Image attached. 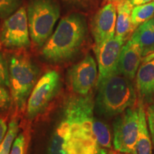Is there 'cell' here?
Masks as SVG:
<instances>
[{
	"instance_id": "6da1fadb",
	"label": "cell",
	"mask_w": 154,
	"mask_h": 154,
	"mask_svg": "<svg viewBox=\"0 0 154 154\" xmlns=\"http://www.w3.org/2000/svg\"><path fill=\"white\" fill-rule=\"evenodd\" d=\"M94 107L91 93L67 98L50 140L49 154L99 153L93 132Z\"/></svg>"
},
{
	"instance_id": "7a4b0ae2",
	"label": "cell",
	"mask_w": 154,
	"mask_h": 154,
	"mask_svg": "<svg viewBox=\"0 0 154 154\" xmlns=\"http://www.w3.org/2000/svg\"><path fill=\"white\" fill-rule=\"evenodd\" d=\"M87 23L80 13H72L61 19L42 50L46 61L60 63L72 60L78 54L87 36Z\"/></svg>"
},
{
	"instance_id": "3957f363",
	"label": "cell",
	"mask_w": 154,
	"mask_h": 154,
	"mask_svg": "<svg viewBox=\"0 0 154 154\" xmlns=\"http://www.w3.org/2000/svg\"><path fill=\"white\" fill-rule=\"evenodd\" d=\"M97 88L96 110L107 118L120 115L136 103V92L131 80L119 73L98 83Z\"/></svg>"
},
{
	"instance_id": "277c9868",
	"label": "cell",
	"mask_w": 154,
	"mask_h": 154,
	"mask_svg": "<svg viewBox=\"0 0 154 154\" xmlns=\"http://www.w3.org/2000/svg\"><path fill=\"white\" fill-rule=\"evenodd\" d=\"M8 63L11 101L17 110L23 111L38 82L39 70L30 58L24 54L11 56Z\"/></svg>"
},
{
	"instance_id": "5b68a950",
	"label": "cell",
	"mask_w": 154,
	"mask_h": 154,
	"mask_svg": "<svg viewBox=\"0 0 154 154\" xmlns=\"http://www.w3.org/2000/svg\"><path fill=\"white\" fill-rule=\"evenodd\" d=\"M26 14L31 39L37 47H43L60 17L59 4L55 0H31Z\"/></svg>"
},
{
	"instance_id": "8992f818",
	"label": "cell",
	"mask_w": 154,
	"mask_h": 154,
	"mask_svg": "<svg viewBox=\"0 0 154 154\" xmlns=\"http://www.w3.org/2000/svg\"><path fill=\"white\" fill-rule=\"evenodd\" d=\"M60 87L59 72L55 70L46 72L38 80L29 97L26 106V117L32 120L41 114L59 93Z\"/></svg>"
},
{
	"instance_id": "52a82bcc",
	"label": "cell",
	"mask_w": 154,
	"mask_h": 154,
	"mask_svg": "<svg viewBox=\"0 0 154 154\" xmlns=\"http://www.w3.org/2000/svg\"><path fill=\"white\" fill-rule=\"evenodd\" d=\"M113 127V147L116 151L136 154L139 127L138 107L126 109L116 119Z\"/></svg>"
},
{
	"instance_id": "ba28073f",
	"label": "cell",
	"mask_w": 154,
	"mask_h": 154,
	"mask_svg": "<svg viewBox=\"0 0 154 154\" xmlns=\"http://www.w3.org/2000/svg\"><path fill=\"white\" fill-rule=\"evenodd\" d=\"M2 45L9 49H23L30 46L28 19L24 7H19L5 19L0 32Z\"/></svg>"
},
{
	"instance_id": "9c48e42d",
	"label": "cell",
	"mask_w": 154,
	"mask_h": 154,
	"mask_svg": "<svg viewBox=\"0 0 154 154\" xmlns=\"http://www.w3.org/2000/svg\"><path fill=\"white\" fill-rule=\"evenodd\" d=\"M97 64L91 54L68 69L66 82L69 88L76 95L85 96L90 94L98 81Z\"/></svg>"
},
{
	"instance_id": "30bf717a",
	"label": "cell",
	"mask_w": 154,
	"mask_h": 154,
	"mask_svg": "<svg viewBox=\"0 0 154 154\" xmlns=\"http://www.w3.org/2000/svg\"><path fill=\"white\" fill-rule=\"evenodd\" d=\"M124 43L125 41L122 38L114 36V37L99 47H94L99 68V76L96 84L108 77L119 73V57Z\"/></svg>"
},
{
	"instance_id": "8fae6325",
	"label": "cell",
	"mask_w": 154,
	"mask_h": 154,
	"mask_svg": "<svg viewBox=\"0 0 154 154\" xmlns=\"http://www.w3.org/2000/svg\"><path fill=\"white\" fill-rule=\"evenodd\" d=\"M116 6L107 3L98 10L91 21V32L94 47H99L114 37L117 18Z\"/></svg>"
},
{
	"instance_id": "7c38bea8",
	"label": "cell",
	"mask_w": 154,
	"mask_h": 154,
	"mask_svg": "<svg viewBox=\"0 0 154 154\" xmlns=\"http://www.w3.org/2000/svg\"><path fill=\"white\" fill-rule=\"evenodd\" d=\"M143 59V49L136 42L129 39L123 46L119 57V74L133 80Z\"/></svg>"
},
{
	"instance_id": "4fadbf2b",
	"label": "cell",
	"mask_w": 154,
	"mask_h": 154,
	"mask_svg": "<svg viewBox=\"0 0 154 154\" xmlns=\"http://www.w3.org/2000/svg\"><path fill=\"white\" fill-rule=\"evenodd\" d=\"M136 88L141 101L148 103L154 97V59L142 62L136 73Z\"/></svg>"
},
{
	"instance_id": "5bb4252c",
	"label": "cell",
	"mask_w": 154,
	"mask_h": 154,
	"mask_svg": "<svg viewBox=\"0 0 154 154\" xmlns=\"http://www.w3.org/2000/svg\"><path fill=\"white\" fill-rule=\"evenodd\" d=\"M117 18L115 36L126 42L136 29L131 21V11L134 7L127 0L116 5Z\"/></svg>"
},
{
	"instance_id": "9a60e30c",
	"label": "cell",
	"mask_w": 154,
	"mask_h": 154,
	"mask_svg": "<svg viewBox=\"0 0 154 154\" xmlns=\"http://www.w3.org/2000/svg\"><path fill=\"white\" fill-rule=\"evenodd\" d=\"M139 110V127L136 143V154H152V139L148 130L146 115L143 106L138 104Z\"/></svg>"
},
{
	"instance_id": "2e32d148",
	"label": "cell",
	"mask_w": 154,
	"mask_h": 154,
	"mask_svg": "<svg viewBox=\"0 0 154 154\" xmlns=\"http://www.w3.org/2000/svg\"><path fill=\"white\" fill-rule=\"evenodd\" d=\"M130 39L137 43L143 51L154 44V19L152 18L136 28Z\"/></svg>"
},
{
	"instance_id": "e0dca14e",
	"label": "cell",
	"mask_w": 154,
	"mask_h": 154,
	"mask_svg": "<svg viewBox=\"0 0 154 154\" xmlns=\"http://www.w3.org/2000/svg\"><path fill=\"white\" fill-rule=\"evenodd\" d=\"M93 132L99 147L103 149H111L112 146V137L110 128L106 124L94 118Z\"/></svg>"
},
{
	"instance_id": "ac0fdd59",
	"label": "cell",
	"mask_w": 154,
	"mask_h": 154,
	"mask_svg": "<svg viewBox=\"0 0 154 154\" xmlns=\"http://www.w3.org/2000/svg\"><path fill=\"white\" fill-rule=\"evenodd\" d=\"M154 15V1L134 7L131 11V21L136 28L152 19Z\"/></svg>"
},
{
	"instance_id": "d6986e66",
	"label": "cell",
	"mask_w": 154,
	"mask_h": 154,
	"mask_svg": "<svg viewBox=\"0 0 154 154\" xmlns=\"http://www.w3.org/2000/svg\"><path fill=\"white\" fill-rule=\"evenodd\" d=\"M19 121L16 116H13L8 126L5 137L0 145V154H9L17 135L19 132Z\"/></svg>"
},
{
	"instance_id": "ffe728a7",
	"label": "cell",
	"mask_w": 154,
	"mask_h": 154,
	"mask_svg": "<svg viewBox=\"0 0 154 154\" xmlns=\"http://www.w3.org/2000/svg\"><path fill=\"white\" fill-rule=\"evenodd\" d=\"M20 3L21 0H0V19H6L14 14Z\"/></svg>"
},
{
	"instance_id": "44dd1931",
	"label": "cell",
	"mask_w": 154,
	"mask_h": 154,
	"mask_svg": "<svg viewBox=\"0 0 154 154\" xmlns=\"http://www.w3.org/2000/svg\"><path fill=\"white\" fill-rule=\"evenodd\" d=\"M0 86L9 87V63L2 52H0Z\"/></svg>"
},
{
	"instance_id": "7402d4cb",
	"label": "cell",
	"mask_w": 154,
	"mask_h": 154,
	"mask_svg": "<svg viewBox=\"0 0 154 154\" xmlns=\"http://www.w3.org/2000/svg\"><path fill=\"white\" fill-rule=\"evenodd\" d=\"M11 102V95L5 86H0V114L8 110Z\"/></svg>"
},
{
	"instance_id": "603a6c76",
	"label": "cell",
	"mask_w": 154,
	"mask_h": 154,
	"mask_svg": "<svg viewBox=\"0 0 154 154\" xmlns=\"http://www.w3.org/2000/svg\"><path fill=\"white\" fill-rule=\"evenodd\" d=\"M25 137L24 134H19L13 143L9 154H24Z\"/></svg>"
},
{
	"instance_id": "cb8c5ba5",
	"label": "cell",
	"mask_w": 154,
	"mask_h": 154,
	"mask_svg": "<svg viewBox=\"0 0 154 154\" xmlns=\"http://www.w3.org/2000/svg\"><path fill=\"white\" fill-rule=\"evenodd\" d=\"M146 120L148 121L149 128L151 134V139L154 143V104L150 105L146 110Z\"/></svg>"
},
{
	"instance_id": "d4e9b609",
	"label": "cell",
	"mask_w": 154,
	"mask_h": 154,
	"mask_svg": "<svg viewBox=\"0 0 154 154\" xmlns=\"http://www.w3.org/2000/svg\"><path fill=\"white\" fill-rule=\"evenodd\" d=\"M66 5L76 9H86L89 6L91 0H62Z\"/></svg>"
},
{
	"instance_id": "484cf974",
	"label": "cell",
	"mask_w": 154,
	"mask_h": 154,
	"mask_svg": "<svg viewBox=\"0 0 154 154\" xmlns=\"http://www.w3.org/2000/svg\"><path fill=\"white\" fill-rule=\"evenodd\" d=\"M7 117L1 116L0 117V145L5 137L7 134L8 127H7Z\"/></svg>"
},
{
	"instance_id": "4316f807",
	"label": "cell",
	"mask_w": 154,
	"mask_h": 154,
	"mask_svg": "<svg viewBox=\"0 0 154 154\" xmlns=\"http://www.w3.org/2000/svg\"><path fill=\"white\" fill-rule=\"evenodd\" d=\"M127 1L133 7H136V6L144 5V4H147L151 2L154 0H127Z\"/></svg>"
},
{
	"instance_id": "83f0119b",
	"label": "cell",
	"mask_w": 154,
	"mask_h": 154,
	"mask_svg": "<svg viewBox=\"0 0 154 154\" xmlns=\"http://www.w3.org/2000/svg\"><path fill=\"white\" fill-rule=\"evenodd\" d=\"M119 2V0H103V4H107V3H113L116 5V4Z\"/></svg>"
},
{
	"instance_id": "f1b7e54d",
	"label": "cell",
	"mask_w": 154,
	"mask_h": 154,
	"mask_svg": "<svg viewBox=\"0 0 154 154\" xmlns=\"http://www.w3.org/2000/svg\"><path fill=\"white\" fill-rule=\"evenodd\" d=\"M111 154H129V153H121V152H113V153H111Z\"/></svg>"
},
{
	"instance_id": "f546056e",
	"label": "cell",
	"mask_w": 154,
	"mask_h": 154,
	"mask_svg": "<svg viewBox=\"0 0 154 154\" xmlns=\"http://www.w3.org/2000/svg\"><path fill=\"white\" fill-rule=\"evenodd\" d=\"M2 43L1 39H0V50H1V49H2Z\"/></svg>"
},
{
	"instance_id": "4dcf8cb0",
	"label": "cell",
	"mask_w": 154,
	"mask_h": 154,
	"mask_svg": "<svg viewBox=\"0 0 154 154\" xmlns=\"http://www.w3.org/2000/svg\"><path fill=\"white\" fill-rule=\"evenodd\" d=\"M123 1H125V0H119V2H123ZM118 3H117V4H118ZM117 4H116V5H117Z\"/></svg>"
},
{
	"instance_id": "1f68e13d",
	"label": "cell",
	"mask_w": 154,
	"mask_h": 154,
	"mask_svg": "<svg viewBox=\"0 0 154 154\" xmlns=\"http://www.w3.org/2000/svg\"><path fill=\"white\" fill-rule=\"evenodd\" d=\"M97 154H99V153H97Z\"/></svg>"
}]
</instances>
